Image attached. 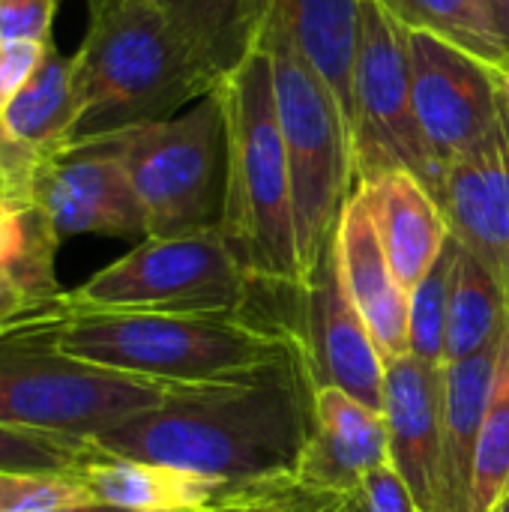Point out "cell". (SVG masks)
I'll use <instances>...</instances> for the list:
<instances>
[{
  "instance_id": "cell-1",
  "label": "cell",
  "mask_w": 509,
  "mask_h": 512,
  "mask_svg": "<svg viewBox=\"0 0 509 512\" xmlns=\"http://www.w3.org/2000/svg\"><path fill=\"white\" fill-rule=\"evenodd\" d=\"M306 360L240 387L177 390L159 408L135 414L93 444L105 453L156 462L249 486L294 471L312 423Z\"/></svg>"
},
{
  "instance_id": "cell-2",
  "label": "cell",
  "mask_w": 509,
  "mask_h": 512,
  "mask_svg": "<svg viewBox=\"0 0 509 512\" xmlns=\"http://www.w3.org/2000/svg\"><path fill=\"white\" fill-rule=\"evenodd\" d=\"M60 348L69 357L168 390L240 387L303 357L297 327L255 321L246 312H102L66 306Z\"/></svg>"
},
{
  "instance_id": "cell-3",
  "label": "cell",
  "mask_w": 509,
  "mask_h": 512,
  "mask_svg": "<svg viewBox=\"0 0 509 512\" xmlns=\"http://www.w3.org/2000/svg\"><path fill=\"white\" fill-rule=\"evenodd\" d=\"M75 60V141L177 117L216 90L156 0L90 3Z\"/></svg>"
},
{
  "instance_id": "cell-4",
  "label": "cell",
  "mask_w": 509,
  "mask_h": 512,
  "mask_svg": "<svg viewBox=\"0 0 509 512\" xmlns=\"http://www.w3.org/2000/svg\"><path fill=\"white\" fill-rule=\"evenodd\" d=\"M216 90L228 120V198L219 231L255 285L297 294L303 273L270 54L252 51Z\"/></svg>"
},
{
  "instance_id": "cell-5",
  "label": "cell",
  "mask_w": 509,
  "mask_h": 512,
  "mask_svg": "<svg viewBox=\"0 0 509 512\" xmlns=\"http://www.w3.org/2000/svg\"><path fill=\"white\" fill-rule=\"evenodd\" d=\"M66 306L27 318L0 333V423L96 438L105 429L159 408L171 393L60 348Z\"/></svg>"
},
{
  "instance_id": "cell-6",
  "label": "cell",
  "mask_w": 509,
  "mask_h": 512,
  "mask_svg": "<svg viewBox=\"0 0 509 512\" xmlns=\"http://www.w3.org/2000/svg\"><path fill=\"white\" fill-rule=\"evenodd\" d=\"M276 81L279 126L291 171L303 288L327 255L339 216L357 189L351 123L324 78L285 39L261 36Z\"/></svg>"
},
{
  "instance_id": "cell-7",
  "label": "cell",
  "mask_w": 509,
  "mask_h": 512,
  "mask_svg": "<svg viewBox=\"0 0 509 512\" xmlns=\"http://www.w3.org/2000/svg\"><path fill=\"white\" fill-rule=\"evenodd\" d=\"M147 219V237L219 231L228 198V120L219 90L189 111L108 135Z\"/></svg>"
},
{
  "instance_id": "cell-8",
  "label": "cell",
  "mask_w": 509,
  "mask_h": 512,
  "mask_svg": "<svg viewBox=\"0 0 509 512\" xmlns=\"http://www.w3.org/2000/svg\"><path fill=\"white\" fill-rule=\"evenodd\" d=\"M222 231L144 237L132 252L66 291L69 309L102 312H243L258 291Z\"/></svg>"
},
{
  "instance_id": "cell-9",
  "label": "cell",
  "mask_w": 509,
  "mask_h": 512,
  "mask_svg": "<svg viewBox=\"0 0 509 512\" xmlns=\"http://www.w3.org/2000/svg\"><path fill=\"white\" fill-rule=\"evenodd\" d=\"M360 45L354 63V165L357 183L387 171H411L432 195L444 183V168L432 156L411 90L408 27L363 0Z\"/></svg>"
},
{
  "instance_id": "cell-10",
  "label": "cell",
  "mask_w": 509,
  "mask_h": 512,
  "mask_svg": "<svg viewBox=\"0 0 509 512\" xmlns=\"http://www.w3.org/2000/svg\"><path fill=\"white\" fill-rule=\"evenodd\" d=\"M408 57L423 138L447 174L504 117L498 69L426 30H408Z\"/></svg>"
},
{
  "instance_id": "cell-11",
  "label": "cell",
  "mask_w": 509,
  "mask_h": 512,
  "mask_svg": "<svg viewBox=\"0 0 509 512\" xmlns=\"http://www.w3.org/2000/svg\"><path fill=\"white\" fill-rule=\"evenodd\" d=\"M33 204L60 240L75 234L147 237L144 207L108 135L72 141L33 177Z\"/></svg>"
},
{
  "instance_id": "cell-12",
  "label": "cell",
  "mask_w": 509,
  "mask_h": 512,
  "mask_svg": "<svg viewBox=\"0 0 509 512\" xmlns=\"http://www.w3.org/2000/svg\"><path fill=\"white\" fill-rule=\"evenodd\" d=\"M297 303L303 309V327L297 330L312 387H339L381 411L387 363L339 279L333 243Z\"/></svg>"
},
{
  "instance_id": "cell-13",
  "label": "cell",
  "mask_w": 509,
  "mask_h": 512,
  "mask_svg": "<svg viewBox=\"0 0 509 512\" xmlns=\"http://www.w3.org/2000/svg\"><path fill=\"white\" fill-rule=\"evenodd\" d=\"M390 465V435L381 411L339 387H315L312 423L294 477L345 495H360L363 480Z\"/></svg>"
},
{
  "instance_id": "cell-14",
  "label": "cell",
  "mask_w": 509,
  "mask_h": 512,
  "mask_svg": "<svg viewBox=\"0 0 509 512\" xmlns=\"http://www.w3.org/2000/svg\"><path fill=\"white\" fill-rule=\"evenodd\" d=\"M333 258L339 279L369 327L384 363L411 354V291L396 279L357 189L339 216Z\"/></svg>"
},
{
  "instance_id": "cell-15",
  "label": "cell",
  "mask_w": 509,
  "mask_h": 512,
  "mask_svg": "<svg viewBox=\"0 0 509 512\" xmlns=\"http://www.w3.org/2000/svg\"><path fill=\"white\" fill-rule=\"evenodd\" d=\"M441 411L444 366H429L414 354L387 360L381 414L390 435V465L408 486L420 512H432Z\"/></svg>"
},
{
  "instance_id": "cell-16",
  "label": "cell",
  "mask_w": 509,
  "mask_h": 512,
  "mask_svg": "<svg viewBox=\"0 0 509 512\" xmlns=\"http://www.w3.org/2000/svg\"><path fill=\"white\" fill-rule=\"evenodd\" d=\"M387 261L405 291H414L450 243V225L429 186L411 171H387L357 183Z\"/></svg>"
},
{
  "instance_id": "cell-17",
  "label": "cell",
  "mask_w": 509,
  "mask_h": 512,
  "mask_svg": "<svg viewBox=\"0 0 509 512\" xmlns=\"http://www.w3.org/2000/svg\"><path fill=\"white\" fill-rule=\"evenodd\" d=\"M258 3H261V36H279L300 57H306V63L333 90L351 123L363 0H258Z\"/></svg>"
},
{
  "instance_id": "cell-18",
  "label": "cell",
  "mask_w": 509,
  "mask_h": 512,
  "mask_svg": "<svg viewBox=\"0 0 509 512\" xmlns=\"http://www.w3.org/2000/svg\"><path fill=\"white\" fill-rule=\"evenodd\" d=\"M495 357L498 348L444 366V411H441L432 512H471L477 444H480V426L492 393Z\"/></svg>"
},
{
  "instance_id": "cell-19",
  "label": "cell",
  "mask_w": 509,
  "mask_h": 512,
  "mask_svg": "<svg viewBox=\"0 0 509 512\" xmlns=\"http://www.w3.org/2000/svg\"><path fill=\"white\" fill-rule=\"evenodd\" d=\"M78 480L96 501L132 512H210L231 504L237 492L222 480L114 456L99 447L78 471Z\"/></svg>"
},
{
  "instance_id": "cell-20",
  "label": "cell",
  "mask_w": 509,
  "mask_h": 512,
  "mask_svg": "<svg viewBox=\"0 0 509 512\" xmlns=\"http://www.w3.org/2000/svg\"><path fill=\"white\" fill-rule=\"evenodd\" d=\"M0 123L9 138L39 162L69 147L75 141L78 123L72 54H63L51 45L27 87L0 114Z\"/></svg>"
},
{
  "instance_id": "cell-21",
  "label": "cell",
  "mask_w": 509,
  "mask_h": 512,
  "mask_svg": "<svg viewBox=\"0 0 509 512\" xmlns=\"http://www.w3.org/2000/svg\"><path fill=\"white\" fill-rule=\"evenodd\" d=\"M219 87L252 51L261 36V3L258 0H156Z\"/></svg>"
},
{
  "instance_id": "cell-22",
  "label": "cell",
  "mask_w": 509,
  "mask_h": 512,
  "mask_svg": "<svg viewBox=\"0 0 509 512\" xmlns=\"http://www.w3.org/2000/svg\"><path fill=\"white\" fill-rule=\"evenodd\" d=\"M507 327L509 309L501 285L471 252L459 246L450 282L444 366L495 351Z\"/></svg>"
},
{
  "instance_id": "cell-23",
  "label": "cell",
  "mask_w": 509,
  "mask_h": 512,
  "mask_svg": "<svg viewBox=\"0 0 509 512\" xmlns=\"http://www.w3.org/2000/svg\"><path fill=\"white\" fill-rule=\"evenodd\" d=\"M60 237L33 201L0 198V288L30 291L42 300H60L54 255Z\"/></svg>"
},
{
  "instance_id": "cell-24",
  "label": "cell",
  "mask_w": 509,
  "mask_h": 512,
  "mask_svg": "<svg viewBox=\"0 0 509 512\" xmlns=\"http://www.w3.org/2000/svg\"><path fill=\"white\" fill-rule=\"evenodd\" d=\"M375 3L408 30L435 33L495 69L507 66V54L495 33L486 0H375Z\"/></svg>"
},
{
  "instance_id": "cell-25",
  "label": "cell",
  "mask_w": 509,
  "mask_h": 512,
  "mask_svg": "<svg viewBox=\"0 0 509 512\" xmlns=\"http://www.w3.org/2000/svg\"><path fill=\"white\" fill-rule=\"evenodd\" d=\"M509 492V327L501 336L492 393L480 426L474 486H471V512H492Z\"/></svg>"
},
{
  "instance_id": "cell-26",
  "label": "cell",
  "mask_w": 509,
  "mask_h": 512,
  "mask_svg": "<svg viewBox=\"0 0 509 512\" xmlns=\"http://www.w3.org/2000/svg\"><path fill=\"white\" fill-rule=\"evenodd\" d=\"M96 444L57 432L0 423V474H72L84 468Z\"/></svg>"
},
{
  "instance_id": "cell-27",
  "label": "cell",
  "mask_w": 509,
  "mask_h": 512,
  "mask_svg": "<svg viewBox=\"0 0 509 512\" xmlns=\"http://www.w3.org/2000/svg\"><path fill=\"white\" fill-rule=\"evenodd\" d=\"M459 243L450 237L447 249L423 282L411 291V354L429 366H444V339H447V309H450V282L456 267Z\"/></svg>"
},
{
  "instance_id": "cell-28",
  "label": "cell",
  "mask_w": 509,
  "mask_h": 512,
  "mask_svg": "<svg viewBox=\"0 0 509 512\" xmlns=\"http://www.w3.org/2000/svg\"><path fill=\"white\" fill-rule=\"evenodd\" d=\"M234 501L258 512H363L360 495L309 486L297 480L291 471L249 486H237Z\"/></svg>"
},
{
  "instance_id": "cell-29",
  "label": "cell",
  "mask_w": 509,
  "mask_h": 512,
  "mask_svg": "<svg viewBox=\"0 0 509 512\" xmlns=\"http://www.w3.org/2000/svg\"><path fill=\"white\" fill-rule=\"evenodd\" d=\"M96 501L72 474H0V512H57Z\"/></svg>"
},
{
  "instance_id": "cell-30",
  "label": "cell",
  "mask_w": 509,
  "mask_h": 512,
  "mask_svg": "<svg viewBox=\"0 0 509 512\" xmlns=\"http://www.w3.org/2000/svg\"><path fill=\"white\" fill-rule=\"evenodd\" d=\"M57 3L60 0H0V39L51 45Z\"/></svg>"
},
{
  "instance_id": "cell-31",
  "label": "cell",
  "mask_w": 509,
  "mask_h": 512,
  "mask_svg": "<svg viewBox=\"0 0 509 512\" xmlns=\"http://www.w3.org/2000/svg\"><path fill=\"white\" fill-rule=\"evenodd\" d=\"M51 45L27 42V39H0V114L27 87V81L33 78Z\"/></svg>"
},
{
  "instance_id": "cell-32",
  "label": "cell",
  "mask_w": 509,
  "mask_h": 512,
  "mask_svg": "<svg viewBox=\"0 0 509 512\" xmlns=\"http://www.w3.org/2000/svg\"><path fill=\"white\" fill-rule=\"evenodd\" d=\"M42 162L18 147L0 123V186L9 201H33V177Z\"/></svg>"
},
{
  "instance_id": "cell-33",
  "label": "cell",
  "mask_w": 509,
  "mask_h": 512,
  "mask_svg": "<svg viewBox=\"0 0 509 512\" xmlns=\"http://www.w3.org/2000/svg\"><path fill=\"white\" fill-rule=\"evenodd\" d=\"M360 510L363 512H420L414 504L408 486L393 471V465H384L372 471L360 486Z\"/></svg>"
},
{
  "instance_id": "cell-34",
  "label": "cell",
  "mask_w": 509,
  "mask_h": 512,
  "mask_svg": "<svg viewBox=\"0 0 509 512\" xmlns=\"http://www.w3.org/2000/svg\"><path fill=\"white\" fill-rule=\"evenodd\" d=\"M63 297L60 300H42L30 291H18V288H0V333H6L9 327L27 321V318H36V315H45V312H54L60 309Z\"/></svg>"
},
{
  "instance_id": "cell-35",
  "label": "cell",
  "mask_w": 509,
  "mask_h": 512,
  "mask_svg": "<svg viewBox=\"0 0 509 512\" xmlns=\"http://www.w3.org/2000/svg\"><path fill=\"white\" fill-rule=\"evenodd\" d=\"M489 6V15H492V24H495V33L504 45V54H507L509 63V0H486Z\"/></svg>"
},
{
  "instance_id": "cell-36",
  "label": "cell",
  "mask_w": 509,
  "mask_h": 512,
  "mask_svg": "<svg viewBox=\"0 0 509 512\" xmlns=\"http://www.w3.org/2000/svg\"><path fill=\"white\" fill-rule=\"evenodd\" d=\"M57 512H132L123 510V507H114V504H102V501H81V504H72V507H63Z\"/></svg>"
},
{
  "instance_id": "cell-37",
  "label": "cell",
  "mask_w": 509,
  "mask_h": 512,
  "mask_svg": "<svg viewBox=\"0 0 509 512\" xmlns=\"http://www.w3.org/2000/svg\"><path fill=\"white\" fill-rule=\"evenodd\" d=\"M498 84H501V99H504V111L509 114V63L498 69Z\"/></svg>"
},
{
  "instance_id": "cell-38",
  "label": "cell",
  "mask_w": 509,
  "mask_h": 512,
  "mask_svg": "<svg viewBox=\"0 0 509 512\" xmlns=\"http://www.w3.org/2000/svg\"><path fill=\"white\" fill-rule=\"evenodd\" d=\"M210 512H258L252 510V507H246V504H240V501H231V504H222V507H216V510Z\"/></svg>"
},
{
  "instance_id": "cell-39",
  "label": "cell",
  "mask_w": 509,
  "mask_h": 512,
  "mask_svg": "<svg viewBox=\"0 0 509 512\" xmlns=\"http://www.w3.org/2000/svg\"><path fill=\"white\" fill-rule=\"evenodd\" d=\"M492 512H509V492L501 498V501H498V504H495V510Z\"/></svg>"
},
{
  "instance_id": "cell-40",
  "label": "cell",
  "mask_w": 509,
  "mask_h": 512,
  "mask_svg": "<svg viewBox=\"0 0 509 512\" xmlns=\"http://www.w3.org/2000/svg\"><path fill=\"white\" fill-rule=\"evenodd\" d=\"M0 198H6V192H3V186H0Z\"/></svg>"
},
{
  "instance_id": "cell-41",
  "label": "cell",
  "mask_w": 509,
  "mask_h": 512,
  "mask_svg": "<svg viewBox=\"0 0 509 512\" xmlns=\"http://www.w3.org/2000/svg\"><path fill=\"white\" fill-rule=\"evenodd\" d=\"M87 3H102V0H87Z\"/></svg>"
}]
</instances>
